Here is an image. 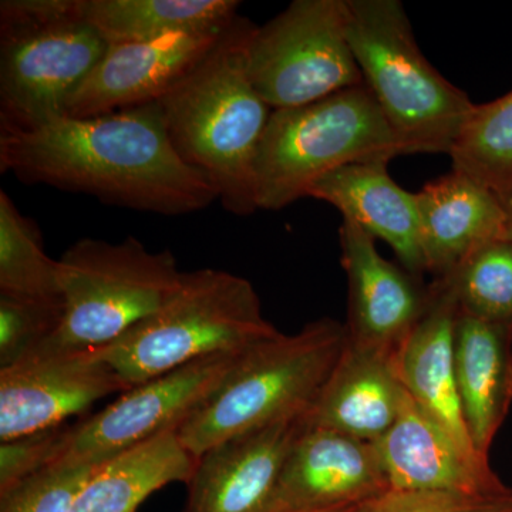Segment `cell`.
Wrapping results in <instances>:
<instances>
[{
    "label": "cell",
    "instance_id": "6da1fadb",
    "mask_svg": "<svg viewBox=\"0 0 512 512\" xmlns=\"http://www.w3.org/2000/svg\"><path fill=\"white\" fill-rule=\"evenodd\" d=\"M0 171L154 214H191L218 200L175 150L158 101L37 126L0 121Z\"/></svg>",
    "mask_w": 512,
    "mask_h": 512
},
{
    "label": "cell",
    "instance_id": "7a4b0ae2",
    "mask_svg": "<svg viewBox=\"0 0 512 512\" xmlns=\"http://www.w3.org/2000/svg\"><path fill=\"white\" fill-rule=\"evenodd\" d=\"M255 29L237 16L211 52L158 100L177 153L210 181L225 210L239 217L258 211L255 158L274 111L249 76Z\"/></svg>",
    "mask_w": 512,
    "mask_h": 512
},
{
    "label": "cell",
    "instance_id": "3957f363",
    "mask_svg": "<svg viewBox=\"0 0 512 512\" xmlns=\"http://www.w3.org/2000/svg\"><path fill=\"white\" fill-rule=\"evenodd\" d=\"M346 345L345 323L313 320L251 346L221 389L191 414L177 436L200 458L222 441L279 421L303 419Z\"/></svg>",
    "mask_w": 512,
    "mask_h": 512
},
{
    "label": "cell",
    "instance_id": "277c9868",
    "mask_svg": "<svg viewBox=\"0 0 512 512\" xmlns=\"http://www.w3.org/2000/svg\"><path fill=\"white\" fill-rule=\"evenodd\" d=\"M278 333L248 279L204 268L184 272L156 312L97 349L133 389L194 360L245 352Z\"/></svg>",
    "mask_w": 512,
    "mask_h": 512
},
{
    "label": "cell",
    "instance_id": "5b68a950",
    "mask_svg": "<svg viewBox=\"0 0 512 512\" xmlns=\"http://www.w3.org/2000/svg\"><path fill=\"white\" fill-rule=\"evenodd\" d=\"M348 36L363 82L404 156L450 154L476 104L434 69L399 0H346Z\"/></svg>",
    "mask_w": 512,
    "mask_h": 512
},
{
    "label": "cell",
    "instance_id": "8992f818",
    "mask_svg": "<svg viewBox=\"0 0 512 512\" xmlns=\"http://www.w3.org/2000/svg\"><path fill=\"white\" fill-rule=\"evenodd\" d=\"M402 146L365 83L315 103L274 110L254 165L258 210L279 211L356 163H390Z\"/></svg>",
    "mask_w": 512,
    "mask_h": 512
},
{
    "label": "cell",
    "instance_id": "52a82bcc",
    "mask_svg": "<svg viewBox=\"0 0 512 512\" xmlns=\"http://www.w3.org/2000/svg\"><path fill=\"white\" fill-rule=\"evenodd\" d=\"M107 46L77 0H3L0 121L29 127L67 116Z\"/></svg>",
    "mask_w": 512,
    "mask_h": 512
},
{
    "label": "cell",
    "instance_id": "ba28073f",
    "mask_svg": "<svg viewBox=\"0 0 512 512\" xmlns=\"http://www.w3.org/2000/svg\"><path fill=\"white\" fill-rule=\"evenodd\" d=\"M63 318L53 340L101 348L157 311L184 272L170 251H148L137 238H84L57 259Z\"/></svg>",
    "mask_w": 512,
    "mask_h": 512
},
{
    "label": "cell",
    "instance_id": "9c48e42d",
    "mask_svg": "<svg viewBox=\"0 0 512 512\" xmlns=\"http://www.w3.org/2000/svg\"><path fill=\"white\" fill-rule=\"evenodd\" d=\"M248 69L272 110L305 106L365 83L349 42L346 0H295L256 26Z\"/></svg>",
    "mask_w": 512,
    "mask_h": 512
},
{
    "label": "cell",
    "instance_id": "30bf717a",
    "mask_svg": "<svg viewBox=\"0 0 512 512\" xmlns=\"http://www.w3.org/2000/svg\"><path fill=\"white\" fill-rule=\"evenodd\" d=\"M245 352L194 360L121 393L106 409L72 426L56 463L103 464L164 431L178 429L221 389Z\"/></svg>",
    "mask_w": 512,
    "mask_h": 512
},
{
    "label": "cell",
    "instance_id": "8fae6325",
    "mask_svg": "<svg viewBox=\"0 0 512 512\" xmlns=\"http://www.w3.org/2000/svg\"><path fill=\"white\" fill-rule=\"evenodd\" d=\"M130 390L97 348L47 339L0 367V441L63 426L113 393Z\"/></svg>",
    "mask_w": 512,
    "mask_h": 512
},
{
    "label": "cell",
    "instance_id": "7c38bea8",
    "mask_svg": "<svg viewBox=\"0 0 512 512\" xmlns=\"http://www.w3.org/2000/svg\"><path fill=\"white\" fill-rule=\"evenodd\" d=\"M340 264L348 281V342L396 356L430 301V286L384 259L376 239L352 221L339 231Z\"/></svg>",
    "mask_w": 512,
    "mask_h": 512
},
{
    "label": "cell",
    "instance_id": "4fadbf2b",
    "mask_svg": "<svg viewBox=\"0 0 512 512\" xmlns=\"http://www.w3.org/2000/svg\"><path fill=\"white\" fill-rule=\"evenodd\" d=\"M389 488L375 444L305 424L286 458L268 512L356 507Z\"/></svg>",
    "mask_w": 512,
    "mask_h": 512
},
{
    "label": "cell",
    "instance_id": "5bb4252c",
    "mask_svg": "<svg viewBox=\"0 0 512 512\" xmlns=\"http://www.w3.org/2000/svg\"><path fill=\"white\" fill-rule=\"evenodd\" d=\"M228 26L173 33L146 42L109 43L99 64L74 94L67 116H100L160 100L211 52Z\"/></svg>",
    "mask_w": 512,
    "mask_h": 512
},
{
    "label": "cell",
    "instance_id": "9a60e30c",
    "mask_svg": "<svg viewBox=\"0 0 512 512\" xmlns=\"http://www.w3.org/2000/svg\"><path fill=\"white\" fill-rule=\"evenodd\" d=\"M303 419L279 421L232 437L197 460L184 512H268Z\"/></svg>",
    "mask_w": 512,
    "mask_h": 512
},
{
    "label": "cell",
    "instance_id": "2e32d148",
    "mask_svg": "<svg viewBox=\"0 0 512 512\" xmlns=\"http://www.w3.org/2000/svg\"><path fill=\"white\" fill-rule=\"evenodd\" d=\"M373 444L390 488L490 497L512 493L490 463L468 457L407 392L397 420Z\"/></svg>",
    "mask_w": 512,
    "mask_h": 512
},
{
    "label": "cell",
    "instance_id": "e0dca14e",
    "mask_svg": "<svg viewBox=\"0 0 512 512\" xmlns=\"http://www.w3.org/2000/svg\"><path fill=\"white\" fill-rule=\"evenodd\" d=\"M429 286V306L394 356L397 373L414 402L446 429L468 457L490 463L474 447L458 393L454 362L456 292L447 276L434 278Z\"/></svg>",
    "mask_w": 512,
    "mask_h": 512
},
{
    "label": "cell",
    "instance_id": "ac0fdd59",
    "mask_svg": "<svg viewBox=\"0 0 512 512\" xmlns=\"http://www.w3.org/2000/svg\"><path fill=\"white\" fill-rule=\"evenodd\" d=\"M404 392L393 355L359 348L346 336L342 355L303 423L375 443L397 420Z\"/></svg>",
    "mask_w": 512,
    "mask_h": 512
},
{
    "label": "cell",
    "instance_id": "d6986e66",
    "mask_svg": "<svg viewBox=\"0 0 512 512\" xmlns=\"http://www.w3.org/2000/svg\"><path fill=\"white\" fill-rule=\"evenodd\" d=\"M389 163H356L312 185L308 197L328 202L375 239L393 249L412 274L427 272L417 197L390 177Z\"/></svg>",
    "mask_w": 512,
    "mask_h": 512
},
{
    "label": "cell",
    "instance_id": "ffe728a7",
    "mask_svg": "<svg viewBox=\"0 0 512 512\" xmlns=\"http://www.w3.org/2000/svg\"><path fill=\"white\" fill-rule=\"evenodd\" d=\"M427 272H453L485 242L504 237L505 214L495 192L451 170L416 194Z\"/></svg>",
    "mask_w": 512,
    "mask_h": 512
},
{
    "label": "cell",
    "instance_id": "44dd1931",
    "mask_svg": "<svg viewBox=\"0 0 512 512\" xmlns=\"http://www.w3.org/2000/svg\"><path fill=\"white\" fill-rule=\"evenodd\" d=\"M454 362L468 433L478 453L488 457L512 404V323L458 309Z\"/></svg>",
    "mask_w": 512,
    "mask_h": 512
},
{
    "label": "cell",
    "instance_id": "7402d4cb",
    "mask_svg": "<svg viewBox=\"0 0 512 512\" xmlns=\"http://www.w3.org/2000/svg\"><path fill=\"white\" fill-rule=\"evenodd\" d=\"M195 466L197 458L185 450L177 429L164 431L101 464L73 512H136L165 485L187 484Z\"/></svg>",
    "mask_w": 512,
    "mask_h": 512
},
{
    "label": "cell",
    "instance_id": "603a6c76",
    "mask_svg": "<svg viewBox=\"0 0 512 512\" xmlns=\"http://www.w3.org/2000/svg\"><path fill=\"white\" fill-rule=\"evenodd\" d=\"M237 0H77L80 15L107 43L146 42L228 26Z\"/></svg>",
    "mask_w": 512,
    "mask_h": 512
},
{
    "label": "cell",
    "instance_id": "cb8c5ba5",
    "mask_svg": "<svg viewBox=\"0 0 512 512\" xmlns=\"http://www.w3.org/2000/svg\"><path fill=\"white\" fill-rule=\"evenodd\" d=\"M451 170L497 195L512 187V90L476 104L451 147Z\"/></svg>",
    "mask_w": 512,
    "mask_h": 512
},
{
    "label": "cell",
    "instance_id": "d4e9b609",
    "mask_svg": "<svg viewBox=\"0 0 512 512\" xmlns=\"http://www.w3.org/2000/svg\"><path fill=\"white\" fill-rule=\"evenodd\" d=\"M0 295L62 301L59 264L43 247L42 234L0 191Z\"/></svg>",
    "mask_w": 512,
    "mask_h": 512
},
{
    "label": "cell",
    "instance_id": "484cf974",
    "mask_svg": "<svg viewBox=\"0 0 512 512\" xmlns=\"http://www.w3.org/2000/svg\"><path fill=\"white\" fill-rule=\"evenodd\" d=\"M446 276L461 312L512 323V239L485 242Z\"/></svg>",
    "mask_w": 512,
    "mask_h": 512
},
{
    "label": "cell",
    "instance_id": "4316f807",
    "mask_svg": "<svg viewBox=\"0 0 512 512\" xmlns=\"http://www.w3.org/2000/svg\"><path fill=\"white\" fill-rule=\"evenodd\" d=\"M101 464L53 463L0 493V512H73Z\"/></svg>",
    "mask_w": 512,
    "mask_h": 512
},
{
    "label": "cell",
    "instance_id": "83f0119b",
    "mask_svg": "<svg viewBox=\"0 0 512 512\" xmlns=\"http://www.w3.org/2000/svg\"><path fill=\"white\" fill-rule=\"evenodd\" d=\"M62 318V301L0 295V367L53 338Z\"/></svg>",
    "mask_w": 512,
    "mask_h": 512
},
{
    "label": "cell",
    "instance_id": "f1b7e54d",
    "mask_svg": "<svg viewBox=\"0 0 512 512\" xmlns=\"http://www.w3.org/2000/svg\"><path fill=\"white\" fill-rule=\"evenodd\" d=\"M352 512H512V493L490 497L451 491L389 488L356 505Z\"/></svg>",
    "mask_w": 512,
    "mask_h": 512
},
{
    "label": "cell",
    "instance_id": "f546056e",
    "mask_svg": "<svg viewBox=\"0 0 512 512\" xmlns=\"http://www.w3.org/2000/svg\"><path fill=\"white\" fill-rule=\"evenodd\" d=\"M70 429L72 427L63 424L55 429L0 441V493L56 463L66 448Z\"/></svg>",
    "mask_w": 512,
    "mask_h": 512
},
{
    "label": "cell",
    "instance_id": "4dcf8cb0",
    "mask_svg": "<svg viewBox=\"0 0 512 512\" xmlns=\"http://www.w3.org/2000/svg\"><path fill=\"white\" fill-rule=\"evenodd\" d=\"M505 214L504 237L512 239V187L504 194L498 195Z\"/></svg>",
    "mask_w": 512,
    "mask_h": 512
},
{
    "label": "cell",
    "instance_id": "1f68e13d",
    "mask_svg": "<svg viewBox=\"0 0 512 512\" xmlns=\"http://www.w3.org/2000/svg\"><path fill=\"white\" fill-rule=\"evenodd\" d=\"M353 508H355V507L335 508V510L320 511V512H352Z\"/></svg>",
    "mask_w": 512,
    "mask_h": 512
}]
</instances>
